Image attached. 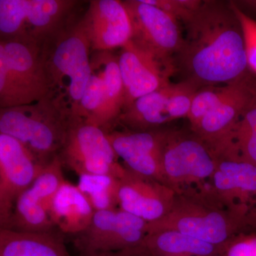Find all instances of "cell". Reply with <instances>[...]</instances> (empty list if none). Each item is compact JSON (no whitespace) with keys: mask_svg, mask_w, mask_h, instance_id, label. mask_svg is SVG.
<instances>
[{"mask_svg":"<svg viewBox=\"0 0 256 256\" xmlns=\"http://www.w3.org/2000/svg\"><path fill=\"white\" fill-rule=\"evenodd\" d=\"M230 3L242 25L248 67L256 76V20L244 12L234 1Z\"/></svg>","mask_w":256,"mask_h":256,"instance_id":"obj_27","label":"cell"},{"mask_svg":"<svg viewBox=\"0 0 256 256\" xmlns=\"http://www.w3.org/2000/svg\"><path fill=\"white\" fill-rule=\"evenodd\" d=\"M175 196L176 193L164 184L127 168L120 178L119 208L148 224L158 222L169 213Z\"/></svg>","mask_w":256,"mask_h":256,"instance_id":"obj_16","label":"cell"},{"mask_svg":"<svg viewBox=\"0 0 256 256\" xmlns=\"http://www.w3.org/2000/svg\"><path fill=\"white\" fill-rule=\"evenodd\" d=\"M144 244L153 256H220V246L176 230L151 232Z\"/></svg>","mask_w":256,"mask_h":256,"instance_id":"obj_23","label":"cell"},{"mask_svg":"<svg viewBox=\"0 0 256 256\" xmlns=\"http://www.w3.org/2000/svg\"><path fill=\"white\" fill-rule=\"evenodd\" d=\"M182 24L183 43L174 58L182 80L200 87L227 86L250 73L242 25L230 2L203 1Z\"/></svg>","mask_w":256,"mask_h":256,"instance_id":"obj_1","label":"cell"},{"mask_svg":"<svg viewBox=\"0 0 256 256\" xmlns=\"http://www.w3.org/2000/svg\"><path fill=\"white\" fill-rule=\"evenodd\" d=\"M220 256H256V230L240 232L220 246Z\"/></svg>","mask_w":256,"mask_h":256,"instance_id":"obj_29","label":"cell"},{"mask_svg":"<svg viewBox=\"0 0 256 256\" xmlns=\"http://www.w3.org/2000/svg\"><path fill=\"white\" fill-rule=\"evenodd\" d=\"M58 156L63 166L78 176L109 174L120 178L126 170L119 162L106 131L78 116H72Z\"/></svg>","mask_w":256,"mask_h":256,"instance_id":"obj_9","label":"cell"},{"mask_svg":"<svg viewBox=\"0 0 256 256\" xmlns=\"http://www.w3.org/2000/svg\"><path fill=\"white\" fill-rule=\"evenodd\" d=\"M148 224L128 212L116 210L95 212L89 226L75 236L80 252H114L144 244Z\"/></svg>","mask_w":256,"mask_h":256,"instance_id":"obj_11","label":"cell"},{"mask_svg":"<svg viewBox=\"0 0 256 256\" xmlns=\"http://www.w3.org/2000/svg\"><path fill=\"white\" fill-rule=\"evenodd\" d=\"M50 94L40 46L0 40V109L30 105Z\"/></svg>","mask_w":256,"mask_h":256,"instance_id":"obj_6","label":"cell"},{"mask_svg":"<svg viewBox=\"0 0 256 256\" xmlns=\"http://www.w3.org/2000/svg\"><path fill=\"white\" fill-rule=\"evenodd\" d=\"M45 165L18 141L0 133V226L4 228L18 197L32 186Z\"/></svg>","mask_w":256,"mask_h":256,"instance_id":"obj_13","label":"cell"},{"mask_svg":"<svg viewBox=\"0 0 256 256\" xmlns=\"http://www.w3.org/2000/svg\"><path fill=\"white\" fill-rule=\"evenodd\" d=\"M0 256H68L64 240L53 232L32 233L0 229Z\"/></svg>","mask_w":256,"mask_h":256,"instance_id":"obj_22","label":"cell"},{"mask_svg":"<svg viewBox=\"0 0 256 256\" xmlns=\"http://www.w3.org/2000/svg\"><path fill=\"white\" fill-rule=\"evenodd\" d=\"M234 2L244 12H249L252 14L256 15V0H244V1H236Z\"/></svg>","mask_w":256,"mask_h":256,"instance_id":"obj_31","label":"cell"},{"mask_svg":"<svg viewBox=\"0 0 256 256\" xmlns=\"http://www.w3.org/2000/svg\"><path fill=\"white\" fill-rule=\"evenodd\" d=\"M54 228L44 197L31 186L18 197L11 218L3 228L45 233Z\"/></svg>","mask_w":256,"mask_h":256,"instance_id":"obj_24","label":"cell"},{"mask_svg":"<svg viewBox=\"0 0 256 256\" xmlns=\"http://www.w3.org/2000/svg\"><path fill=\"white\" fill-rule=\"evenodd\" d=\"M176 88V82H171L134 100L122 110L114 128L146 132L166 128L178 120L174 106Z\"/></svg>","mask_w":256,"mask_h":256,"instance_id":"obj_18","label":"cell"},{"mask_svg":"<svg viewBox=\"0 0 256 256\" xmlns=\"http://www.w3.org/2000/svg\"><path fill=\"white\" fill-rule=\"evenodd\" d=\"M72 118L65 104L50 94L30 105L0 109V133L16 139L46 165L62 150Z\"/></svg>","mask_w":256,"mask_h":256,"instance_id":"obj_3","label":"cell"},{"mask_svg":"<svg viewBox=\"0 0 256 256\" xmlns=\"http://www.w3.org/2000/svg\"><path fill=\"white\" fill-rule=\"evenodd\" d=\"M82 256H153L144 244L114 252H80Z\"/></svg>","mask_w":256,"mask_h":256,"instance_id":"obj_30","label":"cell"},{"mask_svg":"<svg viewBox=\"0 0 256 256\" xmlns=\"http://www.w3.org/2000/svg\"><path fill=\"white\" fill-rule=\"evenodd\" d=\"M232 84L227 86H206L200 88L193 100L186 118L190 122V128L195 129L202 120L214 110L226 97Z\"/></svg>","mask_w":256,"mask_h":256,"instance_id":"obj_26","label":"cell"},{"mask_svg":"<svg viewBox=\"0 0 256 256\" xmlns=\"http://www.w3.org/2000/svg\"><path fill=\"white\" fill-rule=\"evenodd\" d=\"M118 62L124 86V110L140 98L169 84L176 72L174 63L160 60L130 42L120 48Z\"/></svg>","mask_w":256,"mask_h":256,"instance_id":"obj_14","label":"cell"},{"mask_svg":"<svg viewBox=\"0 0 256 256\" xmlns=\"http://www.w3.org/2000/svg\"><path fill=\"white\" fill-rule=\"evenodd\" d=\"M165 128L146 132L114 128L106 134L124 168L166 185L162 163Z\"/></svg>","mask_w":256,"mask_h":256,"instance_id":"obj_15","label":"cell"},{"mask_svg":"<svg viewBox=\"0 0 256 256\" xmlns=\"http://www.w3.org/2000/svg\"><path fill=\"white\" fill-rule=\"evenodd\" d=\"M217 158L191 129L166 127L162 150L165 184L176 194H212Z\"/></svg>","mask_w":256,"mask_h":256,"instance_id":"obj_4","label":"cell"},{"mask_svg":"<svg viewBox=\"0 0 256 256\" xmlns=\"http://www.w3.org/2000/svg\"><path fill=\"white\" fill-rule=\"evenodd\" d=\"M76 0H0V36L2 41L41 46L72 15Z\"/></svg>","mask_w":256,"mask_h":256,"instance_id":"obj_7","label":"cell"},{"mask_svg":"<svg viewBox=\"0 0 256 256\" xmlns=\"http://www.w3.org/2000/svg\"><path fill=\"white\" fill-rule=\"evenodd\" d=\"M122 2L132 24L131 43L160 60L174 64L183 43L182 24L144 0Z\"/></svg>","mask_w":256,"mask_h":256,"instance_id":"obj_10","label":"cell"},{"mask_svg":"<svg viewBox=\"0 0 256 256\" xmlns=\"http://www.w3.org/2000/svg\"><path fill=\"white\" fill-rule=\"evenodd\" d=\"M163 230H176L218 246L236 234L250 232L214 195L176 194L169 213L148 224L149 233Z\"/></svg>","mask_w":256,"mask_h":256,"instance_id":"obj_5","label":"cell"},{"mask_svg":"<svg viewBox=\"0 0 256 256\" xmlns=\"http://www.w3.org/2000/svg\"><path fill=\"white\" fill-rule=\"evenodd\" d=\"M120 178L109 174H82L77 188L94 212L119 208Z\"/></svg>","mask_w":256,"mask_h":256,"instance_id":"obj_25","label":"cell"},{"mask_svg":"<svg viewBox=\"0 0 256 256\" xmlns=\"http://www.w3.org/2000/svg\"><path fill=\"white\" fill-rule=\"evenodd\" d=\"M94 210L77 186L66 180L55 195L50 216L62 233L76 236L89 226Z\"/></svg>","mask_w":256,"mask_h":256,"instance_id":"obj_21","label":"cell"},{"mask_svg":"<svg viewBox=\"0 0 256 256\" xmlns=\"http://www.w3.org/2000/svg\"><path fill=\"white\" fill-rule=\"evenodd\" d=\"M50 94L76 116L90 74L92 47L84 15L74 14L40 46Z\"/></svg>","mask_w":256,"mask_h":256,"instance_id":"obj_2","label":"cell"},{"mask_svg":"<svg viewBox=\"0 0 256 256\" xmlns=\"http://www.w3.org/2000/svg\"><path fill=\"white\" fill-rule=\"evenodd\" d=\"M217 160L246 162L256 166V76L242 114L214 152Z\"/></svg>","mask_w":256,"mask_h":256,"instance_id":"obj_20","label":"cell"},{"mask_svg":"<svg viewBox=\"0 0 256 256\" xmlns=\"http://www.w3.org/2000/svg\"><path fill=\"white\" fill-rule=\"evenodd\" d=\"M252 74L250 72L242 80L232 84L228 95L220 105L192 130L206 143L214 154L242 114L250 94Z\"/></svg>","mask_w":256,"mask_h":256,"instance_id":"obj_19","label":"cell"},{"mask_svg":"<svg viewBox=\"0 0 256 256\" xmlns=\"http://www.w3.org/2000/svg\"><path fill=\"white\" fill-rule=\"evenodd\" d=\"M216 198L256 230V166L246 162L218 160L212 180Z\"/></svg>","mask_w":256,"mask_h":256,"instance_id":"obj_12","label":"cell"},{"mask_svg":"<svg viewBox=\"0 0 256 256\" xmlns=\"http://www.w3.org/2000/svg\"><path fill=\"white\" fill-rule=\"evenodd\" d=\"M174 16L182 24L201 6L202 0H144Z\"/></svg>","mask_w":256,"mask_h":256,"instance_id":"obj_28","label":"cell"},{"mask_svg":"<svg viewBox=\"0 0 256 256\" xmlns=\"http://www.w3.org/2000/svg\"><path fill=\"white\" fill-rule=\"evenodd\" d=\"M84 21L92 52H112L127 45L132 37L130 18L124 2L92 0Z\"/></svg>","mask_w":256,"mask_h":256,"instance_id":"obj_17","label":"cell"},{"mask_svg":"<svg viewBox=\"0 0 256 256\" xmlns=\"http://www.w3.org/2000/svg\"><path fill=\"white\" fill-rule=\"evenodd\" d=\"M90 67L92 74L76 116L108 132L114 129L124 107L118 55L112 52H92Z\"/></svg>","mask_w":256,"mask_h":256,"instance_id":"obj_8","label":"cell"}]
</instances>
